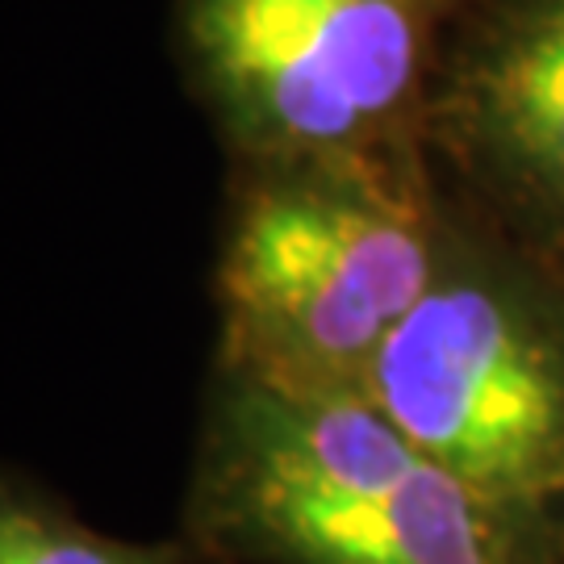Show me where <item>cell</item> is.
I'll return each instance as SVG.
<instances>
[{
    "label": "cell",
    "instance_id": "obj_5",
    "mask_svg": "<svg viewBox=\"0 0 564 564\" xmlns=\"http://www.w3.org/2000/svg\"><path fill=\"white\" fill-rule=\"evenodd\" d=\"M435 176L564 260V0H456L423 109Z\"/></svg>",
    "mask_w": 564,
    "mask_h": 564
},
{
    "label": "cell",
    "instance_id": "obj_6",
    "mask_svg": "<svg viewBox=\"0 0 564 564\" xmlns=\"http://www.w3.org/2000/svg\"><path fill=\"white\" fill-rule=\"evenodd\" d=\"M0 564H205V556L184 535L151 544L105 535L51 489L9 473L0 489Z\"/></svg>",
    "mask_w": 564,
    "mask_h": 564
},
{
    "label": "cell",
    "instance_id": "obj_2",
    "mask_svg": "<svg viewBox=\"0 0 564 564\" xmlns=\"http://www.w3.org/2000/svg\"><path fill=\"white\" fill-rule=\"evenodd\" d=\"M444 218L426 160L289 151L230 160L214 260V368L302 398H360L423 297Z\"/></svg>",
    "mask_w": 564,
    "mask_h": 564
},
{
    "label": "cell",
    "instance_id": "obj_4",
    "mask_svg": "<svg viewBox=\"0 0 564 564\" xmlns=\"http://www.w3.org/2000/svg\"><path fill=\"white\" fill-rule=\"evenodd\" d=\"M456 0H172L184 88L226 160L414 155Z\"/></svg>",
    "mask_w": 564,
    "mask_h": 564
},
{
    "label": "cell",
    "instance_id": "obj_3",
    "mask_svg": "<svg viewBox=\"0 0 564 564\" xmlns=\"http://www.w3.org/2000/svg\"><path fill=\"white\" fill-rule=\"evenodd\" d=\"M368 402L468 485L564 514V260L444 188L431 281Z\"/></svg>",
    "mask_w": 564,
    "mask_h": 564
},
{
    "label": "cell",
    "instance_id": "obj_1",
    "mask_svg": "<svg viewBox=\"0 0 564 564\" xmlns=\"http://www.w3.org/2000/svg\"><path fill=\"white\" fill-rule=\"evenodd\" d=\"M181 535L205 564H564V514L494 498L372 402L214 368Z\"/></svg>",
    "mask_w": 564,
    "mask_h": 564
}]
</instances>
